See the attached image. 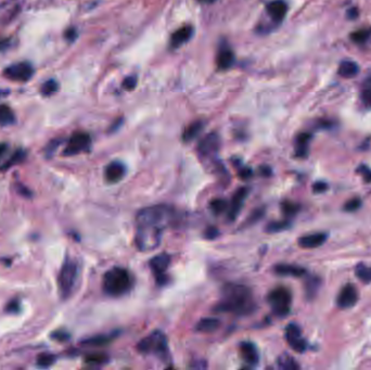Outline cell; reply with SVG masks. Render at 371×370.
Segmentation results:
<instances>
[{
	"label": "cell",
	"mask_w": 371,
	"mask_h": 370,
	"mask_svg": "<svg viewBox=\"0 0 371 370\" xmlns=\"http://www.w3.org/2000/svg\"><path fill=\"white\" fill-rule=\"evenodd\" d=\"M255 310L252 291L244 284L228 283L221 290V300L215 307L216 312L249 315Z\"/></svg>",
	"instance_id": "6da1fadb"
},
{
	"label": "cell",
	"mask_w": 371,
	"mask_h": 370,
	"mask_svg": "<svg viewBox=\"0 0 371 370\" xmlns=\"http://www.w3.org/2000/svg\"><path fill=\"white\" fill-rule=\"evenodd\" d=\"M175 210L165 204H157L144 207L138 212L136 216L137 226H152L165 229L174 221Z\"/></svg>",
	"instance_id": "7a4b0ae2"
},
{
	"label": "cell",
	"mask_w": 371,
	"mask_h": 370,
	"mask_svg": "<svg viewBox=\"0 0 371 370\" xmlns=\"http://www.w3.org/2000/svg\"><path fill=\"white\" fill-rule=\"evenodd\" d=\"M102 287L107 295L119 298L130 291L133 287V278L125 268L115 266L104 274Z\"/></svg>",
	"instance_id": "3957f363"
},
{
	"label": "cell",
	"mask_w": 371,
	"mask_h": 370,
	"mask_svg": "<svg viewBox=\"0 0 371 370\" xmlns=\"http://www.w3.org/2000/svg\"><path fill=\"white\" fill-rule=\"evenodd\" d=\"M137 350L141 354H151L160 358L168 356V341L166 336L160 330H156L143 338L137 344Z\"/></svg>",
	"instance_id": "277c9868"
},
{
	"label": "cell",
	"mask_w": 371,
	"mask_h": 370,
	"mask_svg": "<svg viewBox=\"0 0 371 370\" xmlns=\"http://www.w3.org/2000/svg\"><path fill=\"white\" fill-rule=\"evenodd\" d=\"M163 230L152 226H137L135 244L139 251L150 252L161 244Z\"/></svg>",
	"instance_id": "5b68a950"
},
{
	"label": "cell",
	"mask_w": 371,
	"mask_h": 370,
	"mask_svg": "<svg viewBox=\"0 0 371 370\" xmlns=\"http://www.w3.org/2000/svg\"><path fill=\"white\" fill-rule=\"evenodd\" d=\"M77 276H79V266L73 260L66 258L61 267L58 278L60 293L63 299L71 295L76 284Z\"/></svg>",
	"instance_id": "8992f818"
},
{
	"label": "cell",
	"mask_w": 371,
	"mask_h": 370,
	"mask_svg": "<svg viewBox=\"0 0 371 370\" xmlns=\"http://www.w3.org/2000/svg\"><path fill=\"white\" fill-rule=\"evenodd\" d=\"M267 301L272 307L273 312L279 316V317H284L290 313L292 295L291 292L284 287L275 288L269 292L267 297Z\"/></svg>",
	"instance_id": "52a82bcc"
},
{
	"label": "cell",
	"mask_w": 371,
	"mask_h": 370,
	"mask_svg": "<svg viewBox=\"0 0 371 370\" xmlns=\"http://www.w3.org/2000/svg\"><path fill=\"white\" fill-rule=\"evenodd\" d=\"M35 71L33 65L28 62H19L5 68L4 75L8 80L14 82H27L32 79Z\"/></svg>",
	"instance_id": "ba28073f"
},
{
	"label": "cell",
	"mask_w": 371,
	"mask_h": 370,
	"mask_svg": "<svg viewBox=\"0 0 371 370\" xmlns=\"http://www.w3.org/2000/svg\"><path fill=\"white\" fill-rule=\"evenodd\" d=\"M91 143L90 136L87 133H75L69 138L66 147L63 151L64 156H76L81 152L86 151Z\"/></svg>",
	"instance_id": "9c48e42d"
},
{
	"label": "cell",
	"mask_w": 371,
	"mask_h": 370,
	"mask_svg": "<svg viewBox=\"0 0 371 370\" xmlns=\"http://www.w3.org/2000/svg\"><path fill=\"white\" fill-rule=\"evenodd\" d=\"M285 339L293 351L303 353L307 349V342L302 338L301 329L295 323H290L285 329Z\"/></svg>",
	"instance_id": "30bf717a"
},
{
	"label": "cell",
	"mask_w": 371,
	"mask_h": 370,
	"mask_svg": "<svg viewBox=\"0 0 371 370\" xmlns=\"http://www.w3.org/2000/svg\"><path fill=\"white\" fill-rule=\"evenodd\" d=\"M247 194H249V188L247 187H242L235 192L228 207V218L231 221H234L238 217L239 213L242 210Z\"/></svg>",
	"instance_id": "8fae6325"
},
{
	"label": "cell",
	"mask_w": 371,
	"mask_h": 370,
	"mask_svg": "<svg viewBox=\"0 0 371 370\" xmlns=\"http://www.w3.org/2000/svg\"><path fill=\"white\" fill-rule=\"evenodd\" d=\"M220 145V140L217 134H208L202 140L200 141L198 145V151L200 156L203 158L212 157L213 154L218 151Z\"/></svg>",
	"instance_id": "7c38bea8"
},
{
	"label": "cell",
	"mask_w": 371,
	"mask_h": 370,
	"mask_svg": "<svg viewBox=\"0 0 371 370\" xmlns=\"http://www.w3.org/2000/svg\"><path fill=\"white\" fill-rule=\"evenodd\" d=\"M358 301V292L353 284H346V286L340 291L337 299V303L341 308H351Z\"/></svg>",
	"instance_id": "4fadbf2b"
},
{
	"label": "cell",
	"mask_w": 371,
	"mask_h": 370,
	"mask_svg": "<svg viewBox=\"0 0 371 370\" xmlns=\"http://www.w3.org/2000/svg\"><path fill=\"white\" fill-rule=\"evenodd\" d=\"M126 168L122 162L112 161L110 164H107L104 169V178L106 182L117 183L123 179L125 176Z\"/></svg>",
	"instance_id": "5bb4252c"
},
{
	"label": "cell",
	"mask_w": 371,
	"mask_h": 370,
	"mask_svg": "<svg viewBox=\"0 0 371 370\" xmlns=\"http://www.w3.org/2000/svg\"><path fill=\"white\" fill-rule=\"evenodd\" d=\"M239 351H240V355L246 365L255 366L258 364L259 354L256 345L254 343L249 341L241 342L240 346H239Z\"/></svg>",
	"instance_id": "9a60e30c"
},
{
	"label": "cell",
	"mask_w": 371,
	"mask_h": 370,
	"mask_svg": "<svg viewBox=\"0 0 371 370\" xmlns=\"http://www.w3.org/2000/svg\"><path fill=\"white\" fill-rule=\"evenodd\" d=\"M171 264V256L166 253H161L150 261V268L157 277H163Z\"/></svg>",
	"instance_id": "2e32d148"
},
{
	"label": "cell",
	"mask_w": 371,
	"mask_h": 370,
	"mask_svg": "<svg viewBox=\"0 0 371 370\" xmlns=\"http://www.w3.org/2000/svg\"><path fill=\"white\" fill-rule=\"evenodd\" d=\"M327 240L326 234H312L299 239V245L303 249H315L322 245Z\"/></svg>",
	"instance_id": "e0dca14e"
},
{
	"label": "cell",
	"mask_w": 371,
	"mask_h": 370,
	"mask_svg": "<svg viewBox=\"0 0 371 370\" xmlns=\"http://www.w3.org/2000/svg\"><path fill=\"white\" fill-rule=\"evenodd\" d=\"M288 11V6L282 0H275L267 6V12L274 21L280 22L283 20Z\"/></svg>",
	"instance_id": "ac0fdd59"
},
{
	"label": "cell",
	"mask_w": 371,
	"mask_h": 370,
	"mask_svg": "<svg viewBox=\"0 0 371 370\" xmlns=\"http://www.w3.org/2000/svg\"><path fill=\"white\" fill-rule=\"evenodd\" d=\"M274 272L279 276H291V277H302L306 274L303 267L290 264H278L275 266Z\"/></svg>",
	"instance_id": "d6986e66"
},
{
	"label": "cell",
	"mask_w": 371,
	"mask_h": 370,
	"mask_svg": "<svg viewBox=\"0 0 371 370\" xmlns=\"http://www.w3.org/2000/svg\"><path fill=\"white\" fill-rule=\"evenodd\" d=\"M193 35V28L191 26H182L173 34L171 38L172 47L177 48L184 43H187Z\"/></svg>",
	"instance_id": "ffe728a7"
},
{
	"label": "cell",
	"mask_w": 371,
	"mask_h": 370,
	"mask_svg": "<svg viewBox=\"0 0 371 370\" xmlns=\"http://www.w3.org/2000/svg\"><path fill=\"white\" fill-rule=\"evenodd\" d=\"M219 327H220L219 319L206 317V318H202L201 320H199V322L196 325V330L199 331V332L211 334L217 330Z\"/></svg>",
	"instance_id": "44dd1931"
},
{
	"label": "cell",
	"mask_w": 371,
	"mask_h": 370,
	"mask_svg": "<svg viewBox=\"0 0 371 370\" xmlns=\"http://www.w3.org/2000/svg\"><path fill=\"white\" fill-rule=\"evenodd\" d=\"M359 67L358 65L353 62V61H343L339 66V75L344 77V79H352L358 74Z\"/></svg>",
	"instance_id": "7402d4cb"
},
{
	"label": "cell",
	"mask_w": 371,
	"mask_h": 370,
	"mask_svg": "<svg viewBox=\"0 0 371 370\" xmlns=\"http://www.w3.org/2000/svg\"><path fill=\"white\" fill-rule=\"evenodd\" d=\"M203 128V123L202 122H195L190 124L187 128L184 129L183 135H182V139L185 142H189L201 133V130Z\"/></svg>",
	"instance_id": "603a6c76"
},
{
	"label": "cell",
	"mask_w": 371,
	"mask_h": 370,
	"mask_svg": "<svg viewBox=\"0 0 371 370\" xmlns=\"http://www.w3.org/2000/svg\"><path fill=\"white\" fill-rule=\"evenodd\" d=\"M277 364H278V367L284 369V370H296L300 368L299 364L296 363V360L287 353H283L279 357H278Z\"/></svg>",
	"instance_id": "cb8c5ba5"
},
{
	"label": "cell",
	"mask_w": 371,
	"mask_h": 370,
	"mask_svg": "<svg viewBox=\"0 0 371 370\" xmlns=\"http://www.w3.org/2000/svg\"><path fill=\"white\" fill-rule=\"evenodd\" d=\"M309 140H311V135L307 134V133L301 134L298 137L296 145H295V153H296L298 157H300V158L306 157Z\"/></svg>",
	"instance_id": "d4e9b609"
},
{
	"label": "cell",
	"mask_w": 371,
	"mask_h": 370,
	"mask_svg": "<svg viewBox=\"0 0 371 370\" xmlns=\"http://www.w3.org/2000/svg\"><path fill=\"white\" fill-rule=\"evenodd\" d=\"M15 122V115L10 106L0 104V125L8 126Z\"/></svg>",
	"instance_id": "484cf974"
},
{
	"label": "cell",
	"mask_w": 371,
	"mask_h": 370,
	"mask_svg": "<svg viewBox=\"0 0 371 370\" xmlns=\"http://www.w3.org/2000/svg\"><path fill=\"white\" fill-rule=\"evenodd\" d=\"M217 63L218 66L221 68V70H227L234 63V53L229 49H222L219 55H218V59H217Z\"/></svg>",
	"instance_id": "4316f807"
},
{
	"label": "cell",
	"mask_w": 371,
	"mask_h": 370,
	"mask_svg": "<svg viewBox=\"0 0 371 370\" xmlns=\"http://www.w3.org/2000/svg\"><path fill=\"white\" fill-rule=\"evenodd\" d=\"M114 335L110 336V335H103V336H96V337H92V338H89V339H86V340H84L82 343L84 345H91V346H101V345H105L107 343H110L113 339H114Z\"/></svg>",
	"instance_id": "83f0119b"
},
{
	"label": "cell",
	"mask_w": 371,
	"mask_h": 370,
	"mask_svg": "<svg viewBox=\"0 0 371 370\" xmlns=\"http://www.w3.org/2000/svg\"><path fill=\"white\" fill-rule=\"evenodd\" d=\"M58 89H59V84L55 80H49L42 85L41 92L44 96L48 97V96H52L53 94H56Z\"/></svg>",
	"instance_id": "f1b7e54d"
},
{
	"label": "cell",
	"mask_w": 371,
	"mask_h": 370,
	"mask_svg": "<svg viewBox=\"0 0 371 370\" xmlns=\"http://www.w3.org/2000/svg\"><path fill=\"white\" fill-rule=\"evenodd\" d=\"M356 276L358 279H360L362 282L370 283L371 282V267H368L364 264H359L356 267Z\"/></svg>",
	"instance_id": "f546056e"
},
{
	"label": "cell",
	"mask_w": 371,
	"mask_h": 370,
	"mask_svg": "<svg viewBox=\"0 0 371 370\" xmlns=\"http://www.w3.org/2000/svg\"><path fill=\"white\" fill-rule=\"evenodd\" d=\"M55 361H56L55 355L45 353V354H41V355H38V357L36 359V364H37V366H40L42 368H47L55 364Z\"/></svg>",
	"instance_id": "4dcf8cb0"
},
{
	"label": "cell",
	"mask_w": 371,
	"mask_h": 370,
	"mask_svg": "<svg viewBox=\"0 0 371 370\" xmlns=\"http://www.w3.org/2000/svg\"><path fill=\"white\" fill-rule=\"evenodd\" d=\"M228 206H229L228 202L224 199H215L210 204L212 212L216 215L221 214L224 211H226L228 209Z\"/></svg>",
	"instance_id": "1f68e13d"
},
{
	"label": "cell",
	"mask_w": 371,
	"mask_h": 370,
	"mask_svg": "<svg viewBox=\"0 0 371 370\" xmlns=\"http://www.w3.org/2000/svg\"><path fill=\"white\" fill-rule=\"evenodd\" d=\"M290 223L288 220H282V221H272L270 224H268L266 227V231L267 233H280L282 230H285L287 228H289Z\"/></svg>",
	"instance_id": "d6a6232c"
},
{
	"label": "cell",
	"mask_w": 371,
	"mask_h": 370,
	"mask_svg": "<svg viewBox=\"0 0 371 370\" xmlns=\"http://www.w3.org/2000/svg\"><path fill=\"white\" fill-rule=\"evenodd\" d=\"M25 158V152L23 150H19L15 152L13 156L10 158V160L7 162V163L2 167V169H6V168H9L11 167L12 165H15V164H19L21 163V162L24 160Z\"/></svg>",
	"instance_id": "836d02e7"
},
{
	"label": "cell",
	"mask_w": 371,
	"mask_h": 370,
	"mask_svg": "<svg viewBox=\"0 0 371 370\" xmlns=\"http://www.w3.org/2000/svg\"><path fill=\"white\" fill-rule=\"evenodd\" d=\"M107 357L103 354H91L85 358V363L89 365H101L106 363Z\"/></svg>",
	"instance_id": "e575fe53"
},
{
	"label": "cell",
	"mask_w": 371,
	"mask_h": 370,
	"mask_svg": "<svg viewBox=\"0 0 371 370\" xmlns=\"http://www.w3.org/2000/svg\"><path fill=\"white\" fill-rule=\"evenodd\" d=\"M281 207H282V212L284 213V215H287V216H292V215H295L300 210V206L298 204L290 202V201L283 202Z\"/></svg>",
	"instance_id": "d590c367"
},
{
	"label": "cell",
	"mask_w": 371,
	"mask_h": 370,
	"mask_svg": "<svg viewBox=\"0 0 371 370\" xmlns=\"http://www.w3.org/2000/svg\"><path fill=\"white\" fill-rule=\"evenodd\" d=\"M361 206V200L359 198H354L350 200L349 202H346L344 205V210L347 212H355L357 211Z\"/></svg>",
	"instance_id": "8d00e7d4"
},
{
	"label": "cell",
	"mask_w": 371,
	"mask_h": 370,
	"mask_svg": "<svg viewBox=\"0 0 371 370\" xmlns=\"http://www.w3.org/2000/svg\"><path fill=\"white\" fill-rule=\"evenodd\" d=\"M319 287V280L318 278H311L308 279L306 282V291L307 294H314L316 293L317 289Z\"/></svg>",
	"instance_id": "74e56055"
},
{
	"label": "cell",
	"mask_w": 371,
	"mask_h": 370,
	"mask_svg": "<svg viewBox=\"0 0 371 370\" xmlns=\"http://www.w3.org/2000/svg\"><path fill=\"white\" fill-rule=\"evenodd\" d=\"M50 337L59 342H65L69 339V335L64 330H58V331H56V332L51 334Z\"/></svg>",
	"instance_id": "f35d334b"
},
{
	"label": "cell",
	"mask_w": 371,
	"mask_h": 370,
	"mask_svg": "<svg viewBox=\"0 0 371 370\" xmlns=\"http://www.w3.org/2000/svg\"><path fill=\"white\" fill-rule=\"evenodd\" d=\"M368 37H369V33L367 32V30H358V32L354 33L352 35L353 40L355 42H357V43H364V42H366L368 40Z\"/></svg>",
	"instance_id": "ab89813d"
},
{
	"label": "cell",
	"mask_w": 371,
	"mask_h": 370,
	"mask_svg": "<svg viewBox=\"0 0 371 370\" xmlns=\"http://www.w3.org/2000/svg\"><path fill=\"white\" fill-rule=\"evenodd\" d=\"M219 235V230L216 228V227H208L206 230H205V234H204V237L206 239H210V240H213V239H215L216 237H218Z\"/></svg>",
	"instance_id": "60d3db41"
},
{
	"label": "cell",
	"mask_w": 371,
	"mask_h": 370,
	"mask_svg": "<svg viewBox=\"0 0 371 370\" xmlns=\"http://www.w3.org/2000/svg\"><path fill=\"white\" fill-rule=\"evenodd\" d=\"M313 190L316 194H321V192L328 190V184L324 181H317L313 184Z\"/></svg>",
	"instance_id": "b9f144b4"
},
{
	"label": "cell",
	"mask_w": 371,
	"mask_h": 370,
	"mask_svg": "<svg viewBox=\"0 0 371 370\" xmlns=\"http://www.w3.org/2000/svg\"><path fill=\"white\" fill-rule=\"evenodd\" d=\"M264 212H265V211L263 210V209H258V210H256L255 212H253V213L251 214L250 218L247 219V223L254 224L255 221H257V220L263 216V215H264Z\"/></svg>",
	"instance_id": "7bdbcfd3"
},
{
	"label": "cell",
	"mask_w": 371,
	"mask_h": 370,
	"mask_svg": "<svg viewBox=\"0 0 371 370\" xmlns=\"http://www.w3.org/2000/svg\"><path fill=\"white\" fill-rule=\"evenodd\" d=\"M136 83H137V80L136 77L134 76H130V77H127V79L124 81V87H125L126 89L130 90V89H134L135 86H136Z\"/></svg>",
	"instance_id": "ee69618b"
},
{
	"label": "cell",
	"mask_w": 371,
	"mask_h": 370,
	"mask_svg": "<svg viewBox=\"0 0 371 370\" xmlns=\"http://www.w3.org/2000/svg\"><path fill=\"white\" fill-rule=\"evenodd\" d=\"M252 169L250 167H242L239 169V176L241 177L242 179H247L252 176Z\"/></svg>",
	"instance_id": "f6af8a7d"
},
{
	"label": "cell",
	"mask_w": 371,
	"mask_h": 370,
	"mask_svg": "<svg viewBox=\"0 0 371 370\" xmlns=\"http://www.w3.org/2000/svg\"><path fill=\"white\" fill-rule=\"evenodd\" d=\"M19 311V302L17 300L12 301V302H10L9 304H8L7 306V312L9 313H17Z\"/></svg>",
	"instance_id": "bcb514c9"
},
{
	"label": "cell",
	"mask_w": 371,
	"mask_h": 370,
	"mask_svg": "<svg viewBox=\"0 0 371 370\" xmlns=\"http://www.w3.org/2000/svg\"><path fill=\"white\" fill-rule=\"evenodd\" d=\"M358 172L362 174V176H364V178L367 181H371V171H370V169H368L366 166H360L358 168Z\"/></svg>",
	"instance_id": "7dc6e473"
},
{
	"label": "cell",
	"mask_w": 371,
	"mask_h": 370,
	"mask_svg": "<svg viewBox=\"0 0 371 370\" xmlns=\"http://www.w3.org/2000/svg\"><path fill=\"white\" fill-rule=\"evenodd\" d=\"M7 150H8V145H7V143H0V160H2L3 159V157L5 156V154H6V152H7Z\"/></svg>",
	"instance_id": "c3c4849f"
},
{
	"label": "cell",
	"mask_w": 371,
	"mask_h": 370,
	"mask_svg": "<svg viewBox=\"0 0 371 370\" xmlns=\"http://www.w3.org/2000/svg\"><path fill=\"white\" fill-rule=\"evenodd\" d=\"M76 36V33L74 29H68L67 33H66V38H68V40H74Z\"/></svg>",
	"instance_id": "681fc988"
},
{
	"label": "cell",
	"mask_w": 371,
	"mask_h": 370,
	"mask_svg": "<svg viewBox=\"0 0 371 370\" xmlns=\"http://www.w3.org/2000/svg\"><path fill=\"white\" fill-rule=\"evenodd\" d=\"M206 2H214V0H206Z\"/></svg>",
	"instance_id": "f907efd6"
},
{
	"label": "cell",
	"mask_w": 371,
	"mask_h": 370,
	"mask_svg": "<svg viewBox=\"0 0 371 370\" xmlns=\"http://www.w3.org/2000/svg\"><path fill=\"white\" fill-rule=\"evenodd\" d=\"M0 97H2V91H0Z\"/></svg>",
	"instance_id": "816d5d0a"
}]
</instances>
